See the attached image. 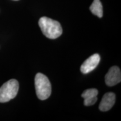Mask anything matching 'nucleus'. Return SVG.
Returning <instances> with one entry per match:
<instances>
[{"label":"nucleus","mask_w":121,"mask_h":121,"mask_svg":"<svg viewBox=\"0 0 121 121\" xmlns=\"http://www.w3.org/2000/svg\"><path fill=\"white\" fill-rule=\"evenodd\" d=\"M39 25L43 34L49 39H56L62 34V28L60 22L47 17L40 18Z\"/></svg>","instance_id":"1"},{"label":"nucleus","mask_w":121,"mask_h":121,"mask_svg":"<svg viewBox=\"0 0 121 121\" xmlns=\"http://www.w3.org/2000/svg\"><path fill=\"white\" fill-rule=\"evenodd\" d=\"M35 87L37 97L44 100L48 99L51 94V84L47 77L44 74L38 73L35 78Z\"/></svg>","instance_id":"2"},{"label":"nucleus","mask_w":121,"mask_h":121,"mask_svg":"<svg viewBox=\"0 0 121 121\" xmlns=\"http://www.w3.org/2000/svg\"><path fill=\"white\" fill-rule=\"evenodd\" d=\"M19 88L16 80L11 79L5 82L0 87V103H6L16 96Z\"/></svg>","instance_id":"3"},{"label":"nucleus","mask_w":121,"mask_h":121,"mask_svg":"<svg viewBox=\"0 0 121 121\" xmlns=\"http://www.w3.org/2000/svg\"><path fill=\"white\" fill-rule=\"evenodd\" d=\"M121 72L119 67L113 66L105 75V81L108 86H113L121 82Z\"/></svg>","instance_id":"4"},{"label":"nucleus","mask_w":121,"mask_h":121,"mask_svg":"<svg viewBox=\"0 0 121 121\" xmlns=\"http://www.w3.org/2000/svg\"><path fill=\"white\" fill-rule=\"evenodd\" d=\"M100 60V57L96 53L91 56L81 65L80 70L84 74H87L93 71L98 66Z\"/></svg>","instance_id":"5"},{"label":"nucleus","mask_w":121,"mask_h":121,"mask_svg":"<svg viewBox=\"0 0 121 121\" xmlns=\"http://www.w3.org/2000/svg\"><path fill=\"white\" fill-rule=\"evenodd\" d=\"M116 101V95L113 93H105L100 103L99 108L102 112H107L113 107Z\"/></svg>","instance_id":"6"},{"label":"nucleus","mask_w":121,"mask_h":121,"mask_svg":"<svg viewBox=\"0 0 121 121\" xmlns=\"http://www.w3.org/2000/svg\"><path fill=\"white\" fill-rule=\"evenodd\" d=\"M98 91L96 89H90L85 90L81 95L84 99V105L90 106L94 104L97 101Z\"/></svg>","instance_id":"7"},{"label":"nucleus","mask_w":121,"mask_h":121,"mask_svg":"<svg viewBox=\"0 0 121 121\" xmlns=\"http://www.w3.org/2000/svg\"><path fill=\"white\" fill-rule=\"evenodd\" d=\"M90 10L94 15L97 16L98 17L101 18L103 17V6L100 0H94L93 4L90 7Z\"/></svg>","instance_id":"8"},{"label":"nucleus","mask_w":121,"mask_h":121,"mask_svg":"<svg viewBox=\"0 0 121 121\" xmlns=\"http://www.w3.org/2000/svg\"><path fill=\"white\" fill-rule=\"evenodd\" d=\"M15 1H17V0H15Z\"/></svg>","instance_id":"9"}]
</instances>
